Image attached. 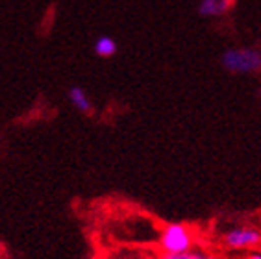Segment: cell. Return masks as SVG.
<instances>
[{"label": "cell", "mask_w": 261, "mask_h": 259, "mask_svg": "<svg viewBox=\"0 0 261 259\" xmlns=\"http://www.w3.org/2000/svg\"><path fill=\"white\" fill-rule=\"evenodd\" d=\"M245 259H261V252H252V254H248Z\"/></svg>", "instance_id": "cell-8"}, {"label": "cell", "mask_w": 261, "mask_h": 259, "mask_svg": "<svg viewBox=\"0 0 261 259\" xmlns=\"http://www.w3.org/2000/svg\"><path fill=\"white\" fill-rule=\"evenodd\" d=\"M222 244L233 252H246V250L261 248V229L256 226H233L222 235Z\"/></svg>", "instance_id": "cell-3"}, {"label": "cell", "mask_w": 261, "mask_h": 259, "mask_svg": "<svg viewBox=\"0 0 261 259\" xmlns=\"http://www.w3.org/2000/svg\"><path fill=\"white\" fill-rule=\"evenodd\" d=\"M156 259H219L217 255L200 252V250H189L184 254H160Z\"/></svg>", "instance_id": "cell-7"}, {"label": "cell", "mask_w": 261, "mask_h": 259, "mask_svg": "<svg viewBox=\"0 0 261 259\" xmlns=\"http://www.w3.org/2000/svg\"><path fill=\"white\" fill-rule=\"evenodd\" d=\"M67 95H69L70 104L74 106L80 113H86V115L93 113V102H91V98L87 96V93L82 87H70Z\"/></svg>", "instance_id": "cell-5"}, {"label": "cell", "mask_w": 261, "mask_h": 259, "mask_svg": "<svg viewBox=\"0 0 261 259\" xmlns=\"http://www.w3.org/2000/svg\"><path fill=\"white\" fill-rule=\"evenodd\" d=\"M236 6V0H200L198 2V13L207 19H219L228 15Z\"/></svg>", "instance_id": "cell-4"}, {"label": "cell", "mask_w": 261, "mask_h": 259, "mask_svg": "<svg viewBox=\"0 0 261 259\" xmlns=\"http://www.w3.org/2000/svg\"><path fill=\"white\" fill-rule=\"evenodd\" d=\"M95 52H96V56H100V58H111V56L117 52L115 39H111L110 35H102V37H98L95 43Z\"/></svg>", "instance_id": "cell-6"}, {"label": "cell", "mask_w": 261, "mask_h": 259, "mask_svg": "<svg viewBox=\"0 0 261 259\" xmlns=\"http://www.w3.org/2000/svg\"><path fill=\"white\" fill-rule=\"evenodd\" d=\"M222 67L233 74L261 72V50L252 46H236L222 54Z\"/></svg>", "instance_id": "cell-2"}, {"label": "cell", "mask_w": 261, "mask_h": 259, "mask_svg": "<svg viewBox=\"0 0 261 259\" xmlns=\"http://www.w3.org/2000/svg\"><path fill=\"white\" fill-rule=\"evenodd\" d=\"M196 231L189 224L171 222L160 229L158 235V248L160 254H184L195 248Z\"/></svg>", "instance_id": "cell-1"}]
</instances>
